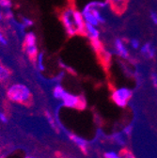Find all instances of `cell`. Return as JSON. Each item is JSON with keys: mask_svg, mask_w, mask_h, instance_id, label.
I'll list each match as a JSON object with an SVG mask.
<instances>
[{"mask_svg": "<svg viewBox=\"0 0 157 158\" xmlns=\"http://www.w3.org/2000/svg\"><path fill=\"white\" fill-rule=\"evenodd\" d=\"M8 100L16 106L28 108L37 106V97L30 88V79L27 80L26 74L14 75L11 81L5 87Z\"/></svg>", "mask_w": 157, "mask_h": 158, "instance_id": "1", "label": "cell"}, {"mask_svg": "<svg viewBox=\"0 0 157 158\" xmlns=\"http://www.w3.org/2000/svg\"><path fill=\"white\" fill-rule=\"evenodd\" d=\"M57 18L62 23L67 36L73 38L75 36L88 37L86 30V22L80 11L76 8L65 7L57 8L55 10Z\"/></svg>", "mask_w": 157, "mask_h": 158, "instance_id": "2", "label": "cell"}, {"mask_svg": "<svg viewBox=\"0 0 157 158\" xmlns=\"http://www.w3.org/2000/svg\"><path fill=\"white\" fill-rule=\"evenodd\" d=\"M22 53L27 58L29 65L32 69L37 71V60H38V47H37V37L35 33L28 32L25 35L21 45Z\"/></svg>", "mask_w": 157, "mask_h": 158, "instance_id": "3", "label": "cell"}, {"mask_svg": "<svg viewBox=\"0 0 157 158\" xmlns=\"http://www.w3.org/2000/svg\"><path fill=\"white\" fill-rule=\"evenodd\" d=\"M133 96V91L128 88H121L115 89L112 92L111 98L114 104L121 107H125L128 105L129 100Z\"/></svg>", "mask_w": 157, "mask_h": 158, "instance_id": "4", "label": "cell"}, {"mask_svg": "<svg viewBox=\"0 0 157 158\" xmlns=\"http://www.w3.org/2000/svg\"><path fill=\"white\" fill-rule=\"evenodd\" d=\"M15 75V71L8 67L0 60V85L5 88Z\"/></svg>", "mask_w": 157, "mask_h": 158, "instance_id": "5", "label": "cell"}, {"mask_svg": "<svg viewBox=\"0 0 157 158\" xmlns=\"http://www.w3.org/2000/svg\"><path fill=\"white\" fill-rule=\"evenodd\" d=\"M114 47H115V53L120 56L121 57L124 59L129 58V52L128 49L125 46V44L121 38H116L114 41Z\"/></svg>", "mask_w": 157, "mask_h": 158, "instance_id": "6", "label": "cell"}, {"mask_svg": "<svg viewBox=\"0 0 157 158\" xmlns=\"http://www.w3.org/2000/svg\"><path fill=\"white\" fill-rule=\"evenodd\" d=\"M129 0H106L108 6L118 14H122L127 8Z\"/></svg>", "mask_w": 157, "mask_h": 158, "instance_id": "7", "label": "cell"}, {"mask_svg": "<svg viewBox=\"0 0 157 158\" xmlns=\"http://www.w3.org/2000/svg\"><path fill=\"white\" fill-rule=\"evenodd\" d=\"M141 54L146 57V58H153L155 56V48L151 43H146L142 45L140 49Z\"/></svg>", "mask_w": 157, "mask_h": 158, "instance_id": "8", "label": "cell"}, {"mask_svg": "<svg viewBox=\"0 0 157 158\" xmlns=\"http://www.w3.org/2000/svg\"><path fill=\"white\" fill-rule=\"evenodd\" d=\"M86 30L89 39H100V31L96 27L86 23Z\"/></svg>", "mask_w": 157, "mask_h": 158, "instance_id": "9", "label": "cell"}, {"mask_svg": "<svg viewBox=\"0 0 157 158\" xmlns=\"http://www.w3.org/2000/svg\"><path fill=\"white\" fill-rule=\"evenodd\" d=\"M112 139L114 140L115 143L119 144V145H122V146H124L126 144V136L122 133H115L113 134L112 135Z\"/></svg>", "mask_w": 157, "mask_h": 158, "instance_id": "10", "label": "cell"}, {"mask_svg": "<svg viewBox=\"0 0 157 158\" xmlns=\"http://www.w3.org/2000/svg\"><path fill=\"white\" fill-rule=\"evenodd\" d=\"M11 7H12L11 0H0V9H1L4 14L10 12Z\"/></svg>", "mask_w": 157, "mask_h": 158, "instance_id": "11", "label": "cell"}, {"mask_svg": "<svg viewBox=\"0 0 157 158\" xmlns=\"http://www.w3.org/2000/svg\"><path fill=\"white\" fill-rule=\"evenodd\" d=\"M120 154H121V157L122 158H135L134 156V154L129 151V150H126V149H123L120 152Z\"/></svg>", "mask_w": 157, "mask_h": 158, "instance_id": "12", "label": "cell"}, {"mask_svg": "<svg viewBox=\"0 0 157 158\" xmlns=\"http://www.w3.org/2000/svg\"><path fill=\"white\" fill-rule=\"evenodd\" d=\"M20 19H21L20 23H22L26 27H31L33 25V22L31 21V20L28 19V18H26L25 16H20Z\"/></svg>", "mask_w": 157, "mask_h": 158, "instance_id": "13", "label": "cell"}, {"mask_svg": "<svg viewBox=\"0 0 157 158\" xmlns=\"http://www.w3.org/2000/svg\"><path fill=\"white\" fill-rule=\"evenodd\" d=\"M130 45H131V47H132L133 49L136 50V49H138V48H139V46H140V43H139V41H138V40H137V39L133 38V39H131V40H130Z\"/></svg>", "mask_w": 157, "mask_h": 158, "instance_id": "14", "label": "cell"}, {"mask_svg": "<svg viewBox=\"0 0 157 158\" xmlns=\"http://www.w3.org/2000/svg\"><path fill=\"white\" fill-rule=\"evenodd\" d=\"M105 158H122L121 155H119L117 152H113V151H109V152H105L104 153Z\"/></svg>", "mask_w": 157, "mask_h": 158, "instance_id": "15", "label": "cell"}, {"mask_svg": "<svg viewBox=\"0 0 157 158\" xmlns=\"http://www.w3.org/2000/svg\"><path fill=\"white\" fill-rule=\"evenodd\" d=\"M132 131H133V126H132V125H128V126H126V127L123 129L122 134H123L126 137H128V136H130V135H132Z\"/></svg>", "mask_w": 157, "mask_h": 158, "instance_id": "16", "label": "cell"}, {"mask_svg": "<svg viewBox=\"0 0 157 158\" xmlns=\"http://www.w3.org/2000/svg\"><path fill=\"white\" fill-rule=\"evenodd\" d=\"M150 17H151V20L152 21V23L154 25H157V12H155L154 10H151Z\"/></svg>", "mask_w": 157, "mask_h": 158, "instance_id": "17", "label": "cell"}, {"mask_svg": "<svg viewBox=\"0 0 157 158\" xmlns=\"http://www.w3.org/2000/svg\"><path fill=\"white\" fill-rule=\"evenodd\" d=\"M151 81H152V84L155 87H157V73H151Z\"/></svg>", "mask_w": 157, "mask_h": 158, "instance_id": "18", "label": "cell"}, {"mask_svg": "<svg viewBox=\"0 0 157 158\" xmlns=\"http://www.w3.org/2000/svg\"><path fill=\"white\" fill-rule=\"evenodd\" d=\"M67 2H68V6L69 7L76 8V6H75V0H67Z\"/></svg>", "mask_w": 157, "mask_h": 158, "instance_id": "19", "label": "cell"}, {"mask_svg": "<svg viewBox=\"0 0 157 158\" xmlns=\"http://www.w3.org/2000/svg\"><path fill=\"white\" fill-rule=\"evenodd\" d=\"M4 20H5V17H4V13H3V11L1 10V9H0V23L4 22Z\"/></svg>", "mask_w": 157, "mask_h": 158, "instance_id": "20", "label": "cell"}, {"mask_svg": "<svg viewBox=\"0 0 157 158\" xmlns=\"http://www.w3.org/2000/svg\"><path fill=\"white\" fill-rule=\"evenodd\" d=\"M156 89H157V87H156Z\"/></svg>", "mask_w": 157, "mask_h": 158, "instance_id": "21", "label": "cell"}]
</instances>
